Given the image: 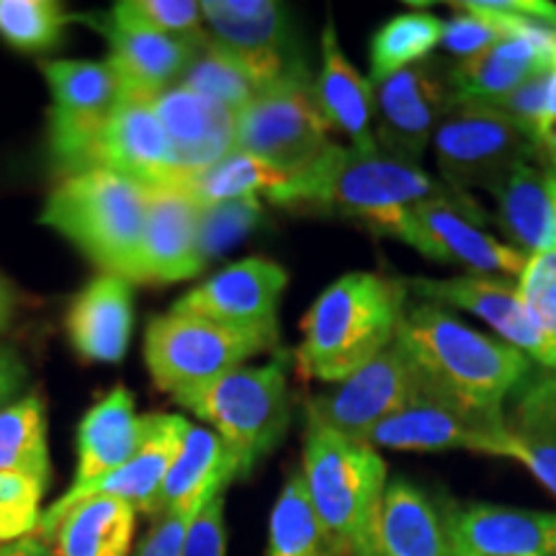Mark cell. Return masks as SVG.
<instances>
[{"mask_svg": "<svg viewBox=\"0 0 556 556\" xmlns=\"http://www.w3.org/2000/svg\"><path fill=\"white\" fill-rule=\"evenodd\" d=\"M0 471L26 475L50 484L47 407L37 392L0 409Z\"/></svg>", "mask_w": 556, "mask_h": 556, "instance_id": "d6a6232c", "label": "cell"}, {"mask_svg": "<svg viewBox=\"0 0 556 556\" xmlns=\"http://www.w3.org/2000/svg\"><path fill=\"white\" fill-rule=\"evenodd\" d=\"M513 394L516 402L505 415L510 458L556 497V371L539 366Z\"/></svg>", "mask_w": 556, "mask_h": 556, "instance_id": "4dcf8cb0", "label": "cell"}, {"mask_svg": "<svg viewBox=\"0 0 556 556\" xmlns=\"http://www.w3.org/2000/svg\"><path fill=\"white\" fill-rule=\"evenodd\" d=\"M178 83L206 96V99L222 103V106L232 109L235 114L242 106H248L261 90L253 75L248 73V67L227 50H222L217 41L208 39V34L201 39L197 54L191 58L189 67L184 70Z\"/></svg>", "mask_w": 556, "mask_h": 556, "instance_id": "8d00e7d4", "label": "cell"}, {"mask_svg": "<svg viewBox=\"0 0 556 556\" xmlns=\"http://www.w3.org/2000/svg\"><path fill=\"white\" fill-rule=\"evenodd\" d=\"M75 16L54 0H0V37L18 52H50Z\"/></svg>", "mask_w": 556, "mask_h": 556, "instance_id": "74e56055", "label": "cell"}, {"mask_svg": "<svg viewBox=\"0 0 556 556\" xmlns=\"http://www.w3.org/2000/svg\"><path fill=\"white\" fill-rule=\"evenodd\" d=\"M438 170L454 193L497 191L518 165L533 163L539 148L505 111L492 103L451 101L435 137Z\"/></svg>", "mask_w": 556, "mask_h": 556, "instance_id": "ba28073f", "label": "cell"}, {"mask_svg": "<svg viewBox=\"0 0 556 556\" xmlns=\"http://www.w3.org/2000/svg\"><path fill=\"white\" fill-rule=\"evenodd\" d=\"M26 381H29V371L24 361L11 345L0 343V409L21 397Z\"/></svg>", "mask_w": 556, "mask_h": 556, "instance_id": "7dc6e473", "label": "cell"}, {"mask_svg": "<svg viewBox=\"0 0 556 556\" xmlns=\"http://www.w3.org/2000/svg\"><path fill=\"white\" fill-rule=\"evenodd\" d=\"M45 490L47 484L39 479L0 471V546L16 544L37 533Z\"/></svg>", "mask_w": 556, "mask_h": 556, "instance_id": "7bdbcfd3", "label": "cell"}, {"mask_svg": "<svg viewBox=\"0 0 556 556\" xmlns=\"http://www.w3.org/2000/svg\"><path fill=\"white\" fill-rule=\"evenodd\" d=\"M201 212L186 180L152 186L137 283H178L201 274Z\"/></svg>", "mask_w": 556, "mask_h": 556, "instance_id": "e0dca14e", "label": "cell"}, {"mask_svg": "<svg viewBox=\"0 0 556 556\" xmlns=\"http://www.w3.org/2000/svg\"><path fill=\"white\" fill-rule=\"evenodd\" d=\"M307 70L270 83L238 111L235 150L266 160L287 176L307 168L330 144Z\"/></svg>", "mask_w": 556, "mask_h": 556, "instance_id": "9c48e42d", "label": "cell"}, {"mask_svg": "<svg viewBox=\"0 0 556 556\" xmlns=\"http://www.w3.org/2000/svg\"><path fill=\"white\" fill-rule=\"evenodd\" d=\"M173 400L208 422L225 441L238 462L240 477H248L261 458L278 446L291 417L283 358L266 366H240L212 384Z\"/></svg>", "mask_w": 556, "mask_h": 556, "instance_id": "8992f818", "label": "cell"}, {"mask_svg": "<svg viewBox=\"0 0 556 556\" xmlns=\"http://www.w3.org/2000/svg\"><path fill=\"white\" fill-rule=\"evenodd\" d=\"M263 217L261 199H240L225 201V204L204 206L201 212V258L204 263L219 258L225 250L238 245L248 238Z\"/></svg>", "mask_w": 556, "mask_h": 556, "instance_id": "ee69618b", "label": "cell"}, {"mask_svg": "<svg viewBox=\"0 0 556 556\" xmlns=\"http://www.w3.org/2000/svg\"><path fill=\"white\" fill-rule=\"evenodd\" d=\"M208 39L238 58L261 88L304 67L291 58L287 5L276 0H204Z\"/></svg>", "mask_w": 556, "mask_h": 556, "instance_id": "9a60e30c", "label": "cell"}, {"mask_svg": "<svg viewBox=\"0 0 556 556\" xmlns=\"http://www.w3.org/2000/svg\"><path fill=\"white\" fill-rule=\"evenodd\" d=\"M554 70H556V62H554Z\"/></svg>", "mask_w": 556, "mask_h": 556, "instance_id": "816d5d0a", "label": "cell"}, {"mask_svg": "<svg viewBox=\"0 0 556 556\" xmlns=\"http://www.w3.org/2000/svg\"><path fill=\"white\" fill-rule=\"evenodd\" d=\"M116 24L178 39L206 37L201 3L193 0H122L109 13Z\"/></svg>", "mask_w": 556, "mask_h": 556, "instance_id": "ab89813d", "label": "cell"}, {"mask_svg": "<svg viewBox=\"0 0 556 556\" xmlns=\"http://www.w3.org/2000/svg\"><path fill=\"white\" fill-rule=\"evenodd\" d=\"M497 193V225L520 253L556 250V176L526 163L503 180Z\"/></svg>", "mask_w": 556, "mask_h": 556, "instance_id": "1f68e13d", "label": "cell"}, {"mask_svg": "<svg viewBox=\"0 0 556 556\" xmlns=\"http://www.w3.org/2000/svg\"><path fill=\"white\" fill-rule=\"evenodd\" d=\"M199 513H163L144 536L137 556H184L189 528Z\"/></svg>", "mask_w": 556, "mask_h": 556, "instance_id": "bcb514c9", "label": "cell"}, {"mask_svg": "<svg viewBox=\"0 0 556 556\" xmlns=\"http://www.w3.org/2000/svg\"><path fill=\"white\" fill-rule=\"evenodd\" d=\"M150 186L106 168L62 176L39 222L73 242L101 274L137 283Z\"/></svg>", "mask_w": 556, "mask_h": 556, "instance_id": "277c9868", "label": "cell"}, {"mask_svg": "<svg viewBox=\"0 0 556 556\" xmlns=\"http://www.w3.org/2000/svg\"><path fill=\"white\" fill-rule=\"evenodd\" d=\"M539 160H544L546 170L556 176V129L539 144Z\"/></svg>", "mask_w": 556, "mask_h": 556, "instance_id": "f907efd6", "label": "cell"}, {"mask_svg": "<svg viewBox=\"0 0 556 556\" xmlns=\"http://www.w3.org/2000/svg\"><path fill=\"white\" fill-rule=\"evenodd\" d=\"M155 114L176 155L178 170L189 180L235 150L238 114L197 90L176 86L152 99Z\"/></svg>", "mask_w": 556, "mask_h": 556, "instance_id": "7402d4cb", "label": "cell"}, {"mask_svg": "<svg viewBox=\"0 0 556 556\" xmlns=\"http://www.w3.org/2000/svg\"><path fill=\"white\" fill-rule=\"evenodd\" d=\"M443 21L426 11H407L389 18L371 39V80L420 65L441 45Z\"/></svg>", "mask_w": 556, "mask_h": 556, "instance_id": "d590c367", "label": "cell"}, {"mask_svg": "<svg viewBox=\"0 0 556 556\" xmlns=\"http://www.w3.org/2000/svg\"><path fill=\"white\" fill-rule=\"evenodd\" d=\"M287 283V268L276 261L248 258L232 263L180 296L173 312L278 340V302Z\"/></svg>", "mask_w": 556, "mask_h": 556, "instance_id": "5bb4252c", "label": "cell"}, {"mask_svg": "<svg viewBox=\"0 0 556 556\" xmlns=\"http://www.w3.org/2000/svg\"><path fill=\"white\" fill-rule=\"evenodd\" d=\"M287 173H281L266 160L250 152L232 150L212 168L186 180L201 206L225 204V201L268 197L278 186L287 184Z\"/></svg>", "mask_w": 556, "mask_h": 556, "instance_id": "e575fe53", "label": "cell"}, {"mask_svg": "<svg viewBox=\"0 0 556 556\" xmlns=\"http://www.w3.org/2000/svg\"><path fill=\"white\" fill-rule=\"evenodd\" d=\"M435 193H443L441 186L417 163L381 148L356 150L330 142L307 168L289 176L266 199L283 208L338 214L371 232L397 238L407 208Z\"/></svg>", "mask_w": 556, "mask_h": 556, "instance_id": "6da1fadb", "label": "cell"}, {"mask_svg": "<svg viewBox=\"0 0 556 556\" xmlns=\"http://www.w3.org/2000/svg\"><path fill=\"white\" fill-rule=\"evenodd\" d=\"M135 531V507L114 497H88L54 516L41 513L34 539L54 556H129Z\"/></svg>", "mask_w": 556, "mask_h": 556, "instance_id": "484cf974", "label": "cell"}, {"mask_svg": "<svg viewBox=\"0 0 556 556\" xmlns=\"http://www.w3.org/2000/svg\"><path fill=\"white\" fill-rule=\"evenodd\" d=\"M315 101L328 129H336L351 139V148H379L374 137L377 116V90L345 60L336 34V24L328 21L323 29V67L315 80Z\"/></svg>", "mask_w": 556, "mask_h": 556, "instance_id": "83f0119b", "label": "cell"}, {"mask_svg": "<svg viewBox=\"0 0 556 556\" xmlns=\"http://www.w3.org/2000/svg\"><path fill=\"white\" fill-rule=\"evenodd\" d=\"M93 168L114 170L150 189L184 180L152 101L127 99V96H122L103 131Z\"/></svg>", "mask_w": 556, "mask_h": 556, "instance_id": "603a6c76", "label": "cell"}, {"mask_svg": "<svg viewBox=\"0 0 556 556\" xmlns=\"http://www.w3.org/2000/svg\"><path fill=\"white\" fill-rule=\"evenodd\" d=\"M50 106V155L62 176L93 168L96 150L122 101V86L109 62H41Z\"/></svg>", "mask_w": 556, "mask_h": 556, "instance_id": "8fae6325", "label": "cell"}, {"mask_svg": "<svg viewBox=\"0 0 556 556\" xmlns=\"http://www.w3.org/2000/svg\"><path fill=\"white\" fill-rule=\"evenodd\" d=\"M0 556H54V552L47 544H41L39 539H21L16 544L0 546Z\"/></svg>", "mask_w": 556, "mask_h": 556, "instance_id": "681fc988", "label": "cell"}, {"mask_svg": "<svg viewBox=\"0 0 556 556\" xmlns=\"http://www.w3.org/2000/svg\"><path fill=\"white\" fill-rule=\"evenodd\" d=\"M556 26L520 21L518 31L475 58L458 60L448 70V86L458 101L497 103L533 75L554 70Z\"/></svg>", "mask_w": 556, "mask_h": 556, "instance_id": "d6986e66", "label": "cell"}, {"mask_svg": "<svg viewBox=\"0 0 556 556\" xmlns=\"http://www.w3.org/2000/svg\"><path fill=\"white\" fill-rule=\"evenodd\" d=\"M397 343L422 377L467 407L492 417H505V400L531 374V358L518 348L471 330L428 302L407 307Z\"/></svg>", "mask_w": 556, "mask_h": 556, "instance_id": "3957f363", "label": "cell"}, {"mask_svg": "<svg viewBox=\"0 0 556 556\" xmlns=\"http://www.w3.org/2000/svg\"><path fill=\"white\" fill-rule=\"evenodd\" d=\"M371 448L392 451H471L510 458V433L505 417L477 413L435 387L420 374L415 392L397 413L368 433L364 441Z\"/></svg>", "mask_w": 556, "mask_h": 556, "instance_id": "30bf717a", "label": "cell"}, {"mask_svg": "<svg viewBox=\"0 0 556 556\" xmlns=\"http://www.w3.org/2000/svg\"><path fill=\"white\" fill-rule=\"evenodd\" d=\"M407 283L371 270L340 276L302 319L296 366L304 379L338 384L397 340Z\"/></svg>", "mask_w": 556, "mask_h": 556, "instance_id": "7a4b0ae2", "label": "cell"}, {"mask_svg": "<svg viewBox=\"0 0 556 556\" xmlns=\"http://www.w3.org/2000/svg\"><path fill=\"white\" fill-rule=\"evenodd\" d=\"M266 556H338L325 539L302 475L289 477L268 520Z\"/></svg>", "mask_w": 556, "mask_h": 556, "instance_id": "836d02e7", "label": "cell"}, {"mask_svg": "<svg viewBox=\"0 0 556 556\" xmlns=\"http://www.w3.org/2000/svg\"><path fill=\"white\" fill-rule=\"evenodd\" d=\"M184 556H227L225 492L208 500L193 518L184 544Z\"/></svg>", "mask_w": 556, "mask_h": 556, "instance_id": "f6af8a7d", "label": "cell"}, {"mask_svg": "<svg viewBox=\"0 0 556 556\" xmlns=\"http://www.w3.org/2000/svg\"><path fill=\"white\" fill-rule=\"evenodd\" d=\"M451 9L458 13L448 24H443V37L441 45L448 52L458 54L462 60L475 58V54L490 50L497 41L518 31L520 21L526 18H513L503 16V13H492L477 9L471 0H462V3H451ZM531 21V18H528Z\"/></svg>", "mask_w": 556, "mask_h": 556, "instance_id": "60d3db41", "label": "cell"}, {"mask_svg": "<svg viewBox=\"0 0 556 556\" xmlns=\"http://www.w3.org/2000/svg\"><path fill=\"white\" fill-rule=\"evenodd\" d=\"M309 503L338 556H377L387 464L377 448L307 428L302 471Z\"/></svg>", "mask_w": 556, "mask_h": 556, "instance_id": "5b68a950", "label": "cell"}, {"mask_svg": "<svg viewBox=\"0 0 556 556\" xmlns=\"http://www.w3.org/2000/svg\"><path fill=\"white\" fill-rule=\"evenodd\" d=\"M131 328V283L114 274H99L88 281L70 302L65 315L70 345L90 364H119L129 351Z\"/></svg>", "mask_w": 556, "mask_h": 556, "instance_id": "d4e9b609", "label": "cell"}, {"mask_svg": "<svg viewBox=\"0 0 556 556\" xmlns=\"http://www.w3.org/2000/svg\"><path fill=\"white\" fill-rule=\"evenodd\" d=\"M405 283L407 291H413L420 302L435 304V307H458L484 319L503 343L518 348L528 358L544 366V343H541L536 328L526 315L518 283L513 278L475 274L456 278L417 276Z\"/></svg>", "mask_w": 556, "mask_h": 556, "instance_id": "ffe728a7", "label": "cell"}, {"mask_svg": "<svg viewBox=\"0 0 556 556\" xmlns=\"http://www.w3.org/2000/svg\"><path fill=\"white\" fill-rule=\"evenodd\" d=\"M417 379L420 368L394 340L356 374L330 384L328 392L307 402V428L332 430L351 441H364L379 422L405 405L415 392Z\"/></svg>", "mask_w": 556, "mask_h": 556, "instance_id": "4fadbf2b", "label": "cell"}, {"mask_svg": "<svg viewBox=\"0 0 556 556\" xmlns=\"http://www.w3.org/2000/svg\"><path fill=\"white\" fill-rule=\"evenodd\" d=\"M454 93L448 75L433 65H415L377 83V144L389 155L420 165L430 135L446 114Z\"/></svg>", "mask_w": 556, "mask_h": 556, "instance_id": "2e32d148", "label": "cell"}, {"mask_svg": "<svg viewBox=\"0 0 556 556\" xmlns=\"http://www.w3.org/2000/svg\"><path fill=\"white\" fill-rule=\"evenodd\" d=\"M479 208L464 193H435L417 201L400 222L397 240L407 242L430 261L456 263L477 276L500 274L516 278L526 268L528 255L492 238L479 227Z\"/></svg>", "mask_w": 556, "mask_h": 556, "instance_id": "7c38bea8", "label": "cell"}, {"mask_svg": "<svg viewBox=\"0 0 556 556\" xmlns=\"http://www.w3.org/2000/svg\"><path fill=\"white\" fill-rule=\"evenodd\" d=\"M518 294L544 343V366L556 371V250L528 255L518 276Z\"/></svg>", "mask_w": 556, "mask_h": 556, "instance_id": "f35d334b", "label": "cell"}, {"mask_svg": "<svg viewBox=\"0 0 556 556\" xmlns=\"http://www.w3.org/2000/svg\"><path fill=\"white\" fill-rule=\"evenodd\" d=\"M144 422L137 415L135 394L116 384L80 420L78 462L70 486H86L122 469L142 446Z\"/></svg>", "mask_w": 556, "mask_h": 556, "instance_id": "4316f807", "label": "cell"}, {"mask_svg": "<svg viewBox=\"0 0 556 556\" xmlns=\"http://www.w3.org/2000/svg\"><path fill=\"white\" fill-rule=\"evenodd\" d=\"M276 343L258 332L170 309L168 315L150 319L144 330V361L155 387L178 397L245 366L248 358L274 351Z\"/></svg>", "mask_w": 556, "mask_h": 556, "instance_id": "52a82bcc", "label": "cell"}, {"mask_svg": "<svg viewBox=\"0 0 556 556\" xmlns=\"http://www.w3.org/2000/svg\"><path fill=\"white\" fill-rule=\"evenodd\" d=\"M377 556H458L448 507L407 479H392L381 505Z\"/></svg>", "mask_w": 556, "mask_h": 556, "instance_id": "f1b7e54d", "label": "cell"}, {"mask_svg": "<svg viewBox=\"0 0 556 556\" xmlns=\"http://www.w3.org/2000/svg\"><path fill=\"white\" fill-rule=\"evenodd\" d=\"M240 477L238 462L212 428L189 422L176 462L160 495L157 516L163 513H199Z\"/></svg>", "mask_w": 556, "mask_h": 556, "instance_id": "f546056e", "label": "cell"}, {"mask_svg": "<svg viewBox=\"0 0 556 556\" xmlns=\"http://www.w3.org/2000/svg\"><path fill=\"white\" fill-rule=\"evenodd\" d=\"M458 556H556V513L503 505L448 507Z\"/></svg>", "mask_w": 556, "mask_h": 556, "instance_id": "cb8c5ba5", "label": "cell"}, {"mask_svg": "<svg viewBox=\"0 0 556 556\" xmlns=\"http://www.w3.org/2000/svg\"><path fill=\"white\" fill-rule=\"evenodd\" d=\"M492 106L505 111L539 148L556 129V70L533 75L531 80H526Z\"/></svg>", "mask_w": 556, "mask_h": 556, "instance_id": "b9f144b4", "label": "cell"}, {"mask_svg": "<svg viewBox=\"0 0 556 556\" xmlns=\"http://www.w3.org/2000/svg\"><path fill=\"white\" fill-rule=\"evenodd\" d=\"M18 307H21L18 289L13 287V281L9 276L0 274V332L11 330Z\"/></svg>", "mask_w": 556, "mask_h": 556, "instance_id": "c3c4849f", "label": "cell"}, {"mask_svg": "<svg viewBox=\"0 0 556 556\" xmlns=\"http://www.w3.org/2000/svg\"><path fill=\"white\" fill-rule=\"evenodd\" d=\"M144 438L137 454L124 464L122 469L111 471L109 477L96 479L86 486H70L58 503H54L47 516L67 510L70 505L80 503L88 497H114L135 507L137 513L157 518L160 495H163V484L168 479V471L176 462L180 443L189 420L180 415H144Z\"/></svg>", "mask_w": 556, "mask_h": 556, "instance_id": "ac0fdd59", "label": "cell"}, {"mask_svg": "<svg viewBox=\"0 0 556 556\" xmlns=\"http://www.w3.org/2000/svg\"><path fill=\"white\" fill-rule=\"evenodd\" d=\"M109 41V65L127 99H148L176 86L189 67L201 39H178L165 34L116 24L111 16H83Z\"/></svg>", "mask_w": 556, "mask_h": 556, "instance_id": "44dd1931", "label": "cell"}]
</instances>
